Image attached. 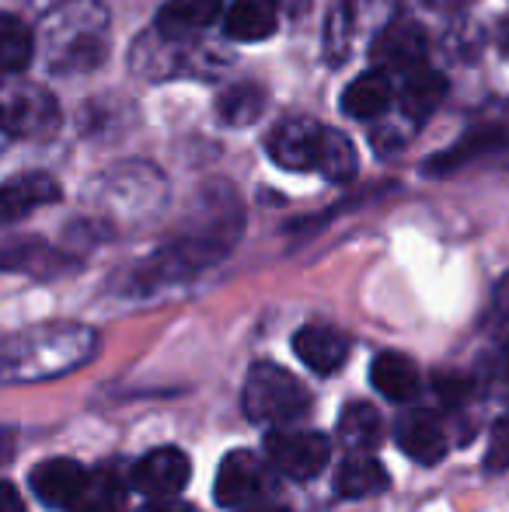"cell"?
I'll list each match as a JSON object with an SVG mask.
<instances>
[{"mask_svg": "<svg viewBox=\"0 0 509 512\" xmlns=\"http://www.w3.org/2000/svg\"><path fill=\"white\" fill-rule=\"evenodd\" d=\"M49 74H88L109 56L112 21L102 0H60L39 25Z\"/></svg>", "mask_w": 509, "mask_h": 512, "instance_id": "6da1fadb", "label": "cell"}, {"mask_svg": "<svg viewBox=\"0 0 509 512\" xmlns=\"http://www.w3.org/2000/svg\"><path fill=\"white\" fill-rule=\"evenodd\" d=\"M311 408V391L276 363H255L245 380V415L262 425L297 422Z\"/></svg>", "mask_w": 509, "mask_h": 512, "instance_id": "7a4b0ae2", "label": "cell"}, {"mask_svg": "<svg viewBox=\"0 0 509 512\" xmlns=\"http://www.w3.org/2000/svg\"><path fill=\"white\" fill-rule=\"evenodd\" d=\"M4 129L11 140H46L60 129V102L42 84L7 81Z\"/></svg>", "mask_w": 509, "mask_h": 512, "instance_id": "3957f363", "label": "cell"}, {"mask_svg": "<svg viewBox=\"0 0 509 512\" xmlns=\"http://www.w3.org/2000/svg\"><path fill=\"white\" fill-rule=\"evenodd\" d=\"M265 457L290 481H311L328 467L332 446L321 432L307 429H272L265 436Z\"/></svg>", "mask_w": 509, "mask_h": 512, "instance_id": "277c9868", "label": "cell"}, {"mask_svg": "<svg viewBox=\"0 0 509 512\" xmlns=\"http://www.w3.org/2000/svg\"><path fill=\"white\" fill-rule=\"evenodd\" d=\"M328 126H321L311 115H290L279 126H272V133L265 136V150L269 157L286 171H314L318 168V150L321 136Z\"/></svg>", "mask_w": 509, "mask_h": 512, "instance_id": "5b68a950", "label": "cell"}, {"mask_svg": "<svg viewBox=\"0 0 509 512\" xmlns=\"http://www.w3.org/2000/svg\"><path fill=\"white\" fill-rule=\"evenodd\" d=\"M192 478V464L178 446H161V450H150L147 457H140L129 471V485L136 488L147 499L161 502L178 495Z\"/></svg>", "mask_w": 509, "mask_h": 512, "instance_id": "8992f818", "label": "cell"}, {"mask_svg": "<svg viewBox=\"0 0 509 512\" xmlns=\"http://www.w3.org/2000/svg\"><path fill=\"white\" fill-rule=\"evenodd\" d=\"M269 488V471L255 457L252 450H231L217 471V485H213V499L224 509L248 506L252 499Z\"/></svg>", "mask_w": 509, "mask_h": 512, "instance_id": "52a82bcc", "label": "cell"}, {"mask_svg": "<svg viewBox=\"0 0 509 512\" xmlns=\"http://www.w3.org/2000/svg\"><path fill=\"white\" fill-rule=\"evenodd\" d=\"M394 439H398V450L422 467H433L447 457V429H443L436 411L426 408L405 411L394 422Z\"/></svg>", "mask_w": 509, "mask_h": 512, "instance_id": "ba28073f", "label": "cell"}, {"mask_svg": "<svg viewBox=\"0 0 509 512\" xmlns=\"http://www.w3.org/2000/svg\"><path fill=\"white\" fill-rule=\"evenodd\" d=\"M91 471H84L77 460H67V457H56V460H42L32 474H28V485H32L35 499L49 509H67L77 502L81 495L84 481H88Z\"/></svg>", "mask_w": 509, "mask_h": 512, "instance_id": "9c48e42d", "label": "cell"}, {"mask_svg": "<svg viewBox=\"0 0 509 512\" xmlns=\"http://www.w3.org/2000/svg\"><path fill=\"white\" fill-rule=\"evenodd\" d=\"M509 150V126H475L461 136L450 150L429 157L426 175H450V171L464 168V164L478 161L489 154H506Z\"/></svg>", "mask_w": 509, "mask_h": 512, "instance_id": "30bf717a", "label": "cell"}, {"mask_svg": "<svg viewBox=\"0 0 509 512\" xmlns=\"http://www.w3.org/2000/svg\"><path fill=\"white\" fill-rule=\"evenodd\" d=\"M293 352L300 356V363L328 377V373L342 370V363L349 359V338L332 324H307L293 335Z\"/></svg>", "mask_w": 509, "mask_h": 512, "instance_id": "8fae6325", "label": "cell"}, {"mask_svg": "<svg viewBox=\"0 0 509 512\" xmlns=\"http://www.w3.org/2000/svg\"><path fill=\"white\" fill-rule=\"evenodd\" d=\"M426 32H422L415 21H394L387 25L374 42V60L381 67H391V70H415V67H426Z\"/></svg>", "mask_w": 509, "mask_h": 512, "instance_id": "7c38bea8", "label": "cell"}, {"mask_svg": "<svg viewBox=\"0 0 509 512\" xmlns=\"http://www.w3.org/2000/svg\"><path fill=\"white\" fill-rule=\"evenodd\" d=\"M224 14V0H168L157 11V35L168 42L206 32Z\"/></svg>", "mask_w": 509, "mask_h": 512, "instance_id": "4fadbf2b", "label": "cell"}, {"mask_svg": "<svg viewBox=\"0 0 509 512\" xmlns=\"http://www.w3.org/2000/svg\"><path fill=\"white\" fill-rule=\"evenodd\" d=\"M60 199V182L42 171H28V175H18L4 185V199H0V209H4V220L14 223L21 216H28L32 209H42Z\"/></svg>", "mask_w": 509, "mask_h": 512, "instance_id": "5bb4252c", "label": "cell"}, {"mask_svg": "<svg viewBox=\"0 0 509 512\" xmlns=\"http://www.w3.org/2000/svg\"><path fill=\"white\" fill-rule=\"evenodd\" d=\"M370 384L377 394L391 401H412L419 398V366L405 356V352H381V356L370 363Z\"/></svg>", "mask_w": 509, "mask_h": 512, "instance_id": "9a60e30c", "label": "cell"}, {"mask_svg": "<svg viewBox=\"0 0 509 512\" xmlns=\"http://www.w3.org/2000/svg\"><path fill=\"white\" fill-rule=\"evenodd\" d=\"M279 7L276 0H234L224 14V32L234 42H262L276 32Z\"/></svg>", "mask_w": 509, "mask_h": 512, "instance_id": "2e32d148", "label": "cell"}, {"mask_svg": "<svg viewBox=\"0 0 509 512\" xmlns=\"http://www.w3.org/2000/svg\"><path fill=\"white\" fill-rule=\"evenodd\" d=\"M443 95H447V77L433 67H415V70H408L405 81H401L398 102L405 108L408 119L426 122L429 115L440 108Z\"/></svg>", "mask_w": 509, "mask_h": 512, "instance_id": "e0dca14e", "label": "cell"}, {"mask_svg": "<svg viewBox=\"0 0 509 512\" xmlns=\"http://www.w3.org/2000/svg\"><path fill=\"white\" fill-rule=\"evenodd\" d=\"M391 478H387L384 464L367 453H356V457H346L335 474V492L342 499H370V495H381L387 492Z\"/></svg>", "mask_w": 509, "mask_h": 512, "instance_id": "ac0fdd59", "label": "cell"}, {"mask_svg": "<svg viewBox=\"0 0 509 512\" xmlns=\"http://www.w3.org/2000/svg\"><path fill=\"white\" fill-rule=\"evenodd\" d=\"M394 88L387 81L384 70H370V74L356 77L346 91H342V112L353 119H377L391 108Z\"/></svg>", "mask_w": 509, "mask_h": 512, "instance_id": "d6986e66", "label": "cell"}, {"mask_svg": "<svg viewBox=\"0 0 509 512\" xmlns=\"http://www.w3.org/2000/svg\"><path fill=\"white\" fill-rule=\"evenodd\" d=\"M339 436L349 450H374L377 443L384 439V418L381 411L367 401H349L339 415Z\"/></svg>", "mask_w": 509, "mask_h": 512, "instance_id": "ffe728a7", "label": "cell"}, {"mask_svg": "<svg viewBox=\"0 0 509 512\" xmlns=\"http://www.w3.org/2000/svg\"><path fill=\"white\" fill-rule=\"evenodd\" d=\"M70 512H126V485L119 481L116 471L98 467V471L88 474Z\"/></svg>", "mask_w": 509, "mask_h": 512, "instance_id": "44dd1931", "label": "cell"}, {"mask_svg": "<svg viewBox=\"0 0 509 512\" xmlns=\"http://www.w3.org/2000/svg\"><path fill=\"white\" fill-rule=\"evenodd\" d=\"M360 161H356V147L346 133L339 129H325L321 136V150H318V175L328 178V182H349L356 175Z\"/></svg>", "mask_w": 509, "mask_h": 512, "instance_id": "7402d4cb", "label": "cell"}, {"mask_svg": "<svg viewBox=\"0 0 509 512\" xmlns=\"http://www.w3.org/2000/svg\"><path fill=\"white\" fill-rule=\"evenodd\" d=\"M35 56V35L21 25L14 14L0 18V63H4L7 74H21V70L32 63Z\"/></svg>", "mask_w": 509, "mask_h": 512, "instance_id": "603a6c76", "label": "cell"}, {"mask_svg": "<svg viewBox=\"0 0 509 512\" xmlns=\"http://www.w3.org/2000/svg\"><path fill=\"white\" fill-rule=\"evenodd\" d=\"M265 112V91L258 84H234L231 91L220 95V115L231 126H248Z\"/></svg>", "mask_w": 509, "mask_h": 512, "instance_id": "cb8c5ba5", "label": "cell"}, {"mask_svg": "<svg viewBox=\"0 0 509 512\" xmlns=\"http://www.w3.org/2000/svg\"><path fill=\"white\" fill-rule=\"evenodd\" d=\"M349 18L346 7H332V18H328V63H342L346 60V46H349Z\"/></svg>", "mask_w": 509, "mask_h": 512, "instance_id": "d4e9b609", "label": "cell"}, {"mask_svg": "<svg viewBox=\"0 0 509 512\" xmlns=\"http://www.w3.org/2000/svg\"><path fill=\"white\" fill-rule=\"evenodd\" d=\"M485 467H489L492 474L509 471V415L496 425V429H492L489 453H485Z\"/></svg>", "mask_w": 509, "mask_h": 512, "instance_id": "484cf974", "label": "cell"}, {"mask_svg": "<svg viewBox=\"0 0 509 512\" xmlns=\"http://www.w3.org/2000/svg\"><path fill=\"white\" fill-rule=\"evenodd\" d=\"M436 391H440V398L447 401V405H461L471 391V380L454 377V373H450V377H436Z\"/></svg>", "mask_w": 509, "mask_h": 512, "instance_id": "4316f807", "label": "cell"}, {"mask_svg": "<svg viewBox=\"0 0 509 512\" xmlns=\"http://www.w3.org/2000/svg\"><path fill=\"white\" fill-rule=\"evenodd\" d=\"M496 331L509 345V276L496 286Z\"/></svg>", "mask_w": 509, "mask_h": 512, "instance_id": "83f0119b", "label": "cell"}, {"mask_svg": "<svg viewBox=\"0 0 509 512\" xmlns=\"http://www.w3.org/2000/svg\"><path fill=\"white\" fill-rule=\"evenodd\" d=\"M4 512H25L21 509V499H18V488H14L11 481L4 485Z\"/></svg>", "mask_w": 509, "mask_h": 512, "instance_id": "f1b7e54d", "label": "cell"}, {"mask_svg": "<svg viewBox=\"0 0 509 512\" xmlns=\"http://www.w3.org/2000/svg\"><path fill=\"white\" fill-rule=\"evenodd\" d=\"M140 512H192L189 506H182V502H154V506H147V509H140Z\"/></svg>", "mask_w": 509, "mask_h": 512, "instance_id": "f546056e", "label": "cell"}, {"mask_svg": "<svg viewBox=\"0 0 509 512\" xmlns=\"http://www.w3.org/2000/svg\"><path fill=\"white\" fill-rule=\"evenodd\" d=\"M499 53L509 56V14L499 21Z\"/></svg>", "mask_w": 509, "mask_h": 512, "instance_id": "4dcf8cb0", "label": "cell"}, {"mask_svg": "<svg viewBox=\"0 0 509 512\" xmlns=\"http://www.w3.org/2000/svg\"><path fill=\"white\" fill-rule=\"evenodd\" d=\"M241 512H290L283 506H252V509H241Z\"/></svg>", "mask_w": 509, "mask_h": 512, "instance_id": "1f68e13d", "label": "cell"}, {"mask_svg": "<svg viewBox=\"0 0 509 512\" xmlns=\"http://www.w3.org/2000/svg\"><path fill=\"white\" fill-rule=\"evenodd\" d=\"M443 4H447V7H468L471 0H443Z\"/></svg>", "mask_w": 509, "mask_h": 512, "instance_id": "d6a6232c", "label": "cell"}, {"mask_svg": "<svg viewBox=\"0 0 509 512\" xmlns=\"http://www.w3.org/2000/svg\"><path fill=\"white\" fill-rule=\"evenodd\" d=\"M506 112H509V102H506Z\"/></svg>", "mask_w": 509, "mask_h": 512, "instance_id": "836d02e7", "label": "cell"}]
</instances>
